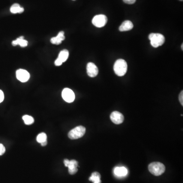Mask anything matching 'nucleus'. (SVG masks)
Returning <instances> with one entry per match:
<instances>
[{
	"label": "nucleus",
	"mask_w": 183,
	"mask_h": 183,
	"mask_svg": "<svg viewBox=\"0 0 183 183\" xmlns=\"http://www.w3.org/2000/svg\"><path fill=\"white\" fill-rule=\"evenodd\" d=\"M69 162V160L67 159L64 160V164H65V166H66V167H67V166H68Z\"/></svg>",
	"instance_id": "nucleus-25"
},
{
	"label": "nucleus",
	"mask_w": 183,
	"mask_h": 183,
	"mask_svg": "<svg viewBox=\"0 0 183 183\" xmlns=\"http://www.w3.org/2000/svg\"><path fill=\"white\" fill-rule=\"evenodd\" d=\"M68 57H69V52L68 50L64 49L60 52L58 58L63 63L64 62L66 61L68 59Z\"/></svg>",
	"instance_id": "nucleus-16"
},
{
	"label": "nucleus",
	"mask_w": 183,
	"mask_h": 183,
	"mask_svg": "<svg viewBox=\"0 0 183 183\" xmlns=\"http://www.w3.org/2000/svg\"><path fill=\"white\" fill-rule=\"evenodd\" d=\"M41 145L42 146V147H44V146H45V145H47V144H48V141H44V142H43L41 143Z\"/></svg>",
	"instance_id": "nucleus-26"
},
{
	"label": "nucleus",
	"mask_w": 183,
	"mask_h": 183,
	"mask_svg": "<svg viewBox=\"0 0 183 183\" xmlns=\"http://www.w3.org/2000/svg\"><path fill=\"white\" fill-rule=\"evenodd\" d=\"M65 39L64 32L63 31H61L59 32V33L58 34L57 36L51 38V42L52 44L58 45L61 44Z\"/></svg>",
	"instance_id": "nucleus-11"
},
{
	"label": "nucleus",
	"mask_w": 183,
	"mask_h": 183,
	"mask_svg": "<svg viewBox=\"0 0 183 183\" xmlns=\"http://www.w3.org/2000/svg\"><path fill=\"white\" fill-rule=\"evenodd\" d=\"M183 44H181V49H182V50H183Z\"/></svg>",
	"instance_id": "nucleus-27"
},
{
	"label": "nucleus",
	"mask_w": 183,
	"mask_h": 183,
	"mask_svg": "<svg viewBox=\"0 0 183 183\" xmlns=\"http://www.w3.org/2000/svg\"><path fill=\"white\" fill-rule=\"evenodd\" d=\"M85 127L78 126L69 131L68 133V137L71 139H78L85 135Z\"/></svg>",
	"instance_id": "nucleus-4"
},
{
	"label": "nucleus",
	"mask_w": 183,
	"mask_h": 183,
	"mask_svg": "<svg viewBox=\"0 0 183 183\" xmlns=\"http://www.w3.org/2000/svg\"><path fill=\"white\" fill-rule=\"evenodd\" d=\"M110 118L111 121L117 125L122 123L124 120V117L123 114L117 111L112 112L111 114Z\"/></svg>",
	"instance_id": "nucleus-9"
},
{
	"label": "nucleus",
	"mask_w": 183,
	"mask_h": 183,
	"mask_svg": "<svg viewBox=\"0 0 183 183\" xmlns=\"http://www.w3.org/2000/svg\"><path fill=\"white\" fill-rule=\"evenodd\" d=\"M125 3L128 4H133L135 3L136 0H123Z\"/></svg>",
	"instance_id": "nucleus-22"
},
{
	"label": "nucleus",
	"mask_w": 183,
	"mask_h": 183,
	"mask_svg": "<svg viewBox=\"0 0 183 183\" xmlns=\"http://www.w3.org/2000/svg\"><path fill=\"white\" fill-rule=\"evenodd\" d=\"M28 41L24 39V37L21 36L19 38H17L15 40L12 42L13 46H16L19 45L22 48H25L28 45Z\"/></svg>",
	"instance_id": "nucleus-14"
},
{
	"label": "nucleus",
	"mask_w": 183,
	"mask_h": 183,
	"mask_svg": "<svg viewBox=\"0 0 183 183\" xmlns=\"http://www.w3.org/2000/svg\"><path fill=\"white\" fill-rule=\"evenodd\" d=\"M114 173L118 177H125L128 174V170L125 167H116L114 169Z\"/></svg>",
	"instance_id": "nucleus-13"
},
{
	"label": "nucleus",
	"mask_w": 183,
	"mask_h": 183,
	"mask_svg": "<svg viewBox=\"0 0 183 183\" xmlns=\"http://www.w3.org/2000/svg\"><path fill=\"white\" fill-rule=\"evenodd\" d=\"M108 22V18L103 14L97 15L94 17L92 20V23L95 27L102 28Z\"/></svg>",
	"instance_id": "nucleus-5"
},
{
	"label": "nucleus",
	"mask_w": 183,
	"mask_h": 183,
	"mask_svg": "<svg viewBox=\"0 0 183 183\" xmlns=\"http://www.w3.org/2000/svg\"><path fill=\"white\" fill-rule=\"evenodd\" d=\"M151 44L154 48H157L162 45L165 42V37L159 33H151L148 36Z\"/></svg>",
	"instance_id": "nucleus-3"
},
{
	"label": "nucleus",
	"mask_w": 183,
	"mask_h": 183,
	"mask_svg": "<svg viewBox=\"0 0 183 183\" xmlns=\"http://www.w3.org/2000/svg\"><path fill=\"white\" fill-rule=\"evenodd\" d=\"M180 1H183V0H180Z\"/></svg>",
	"instance_id": "nucleus-28"
},
{
	"label": "nucleus",
	"mask_w": 183,
	"mask_h": 183,
	"mask_svg": "<svg viewBox=\"0 0 183 183\" xmlns=\"http://www.w3.org/2000/svg\"><path fill=\"white\" fill-rule=\"evenodd\" d=\"M6 148L2 144H0V156H2L5 153Z\"/></svg>",
	"instance_id": "nucleus-20"
},
{
	"label": "nucleus",
	"mask_w": 183,
	"mask_h": 183,
	"mask_svg": "<svg viewBox=\"0 0 183 183\" xmlns=\"http://www.w3.org/2000/svg\"><path fill=\"white\" fill-rule=\"evenodd\" d=\"M4 99V95L2 90H0V103L2 102Z\"/></svg>",
	"instance_id": "nucleus-23"
},
{
	"label": "nucleus",
	"mask_w": 183,
	"mask_h": 183,
	"mask_svg": "<svg viewBox=\"0 0 183 183\" xmlns=\"http://www.w3.org/2000/svg\"><path fill=\"white\" fill-rule=\"evenodd\" d=\"M62 64H63V63H62L60 60H58V58L55 60V66H61V65H62Z\"/></svg>",
	"instance_id": "nucleus-24"
},
{
	"label": "nucleus",
	"mask_w": 183,
	"mask_h": 183,
	"mask_svg": "<svg viewBox=\"0 0 183 183\" xmlns=\"http://www.w3.org/2000/svg\"><path fill=\"white\" fill-rule=\"evenodd\" d=\"M67 167H68L69 173L72 175H74L78 172V162L75 160H69Z\"/></svg>",
	"instance_id": "nucleus-10"
},
{
	"label": "nucleus",
	"mask_w": 183,
	"mask_h": 183,
	"mask_svg": "<svg viewBox=\"0 0 183 183\" xmlns=\"http://www.w3.org/2000/svg\"><path fill=\"white\" fill-rule=\"evenodd\" d=\"M36 140L37 142L41 144L42 142L47 141V135L45 133H41L37 136Z\"/></svg>",
	"instance_id": "nucleus-19"
},
{
	"label": "nucleus",
	"mask_w": 183,
	"mask_h": 183,
	"mask_svg": "<svg viewBox=\"0 0 183 183\" xmlns=\"http://www.w3.org/2000/svg\"><path fill=\"white\" fill-rule=\"evenodd\" d=\"M148 171L155 176H159L163 174L165 171V167L162 163L155 162L149 164Z\"/></svg>",
	"instance_id": "nucleus-2"
},
{
	"label": "nucleus",
	"mask_w": 183,
	"mask_h": 183,
	"mask_svg": "<svg viewBox=\"0 0 183 183\" xmlns=\"http://www.w3.org/2000/svg\"><path fill=\"white\" fill-rule=\"evenodd\" d=\"M87 74L91 78H95L98 75L99 70L98 68L95 64L90 62L87 64Z\"/></svg>",
	"instance_id": "nucleus-8"
},
{
	"label": "nucleus",
	"mask_w": 183,
	"mask_h": 183,
	"mask_svg": "<svg viewBox=\"0 0 183 183\" xmlns=\"http://www.w3.org/2000/svg\"><path fill=\"white\" fill-rule=\"evenodd\" d=\"M183 91H182L180 93V95H179V101H180V102L181 104V105H183Z\"/></svg>",
	"instance_id": "nucleus-21"
},
{
	"label": "nucleus",
	"mask_w": 183,
	"mask_h": 183,
	"mask_svg": "<svg viewBox=\"0 0 183 183\" xmlns=\"http://www.w3.org/2000/svg\"><path fill=\"white\" fill-rule=\"evenodd\" d=\"M22 119L24 120V123L26 125H31L34 123V119L33 117L30 115H25L22 117Z\"/></svg>",
	"instance_id": "nucleus-18"
},
{
	"label": "nucleus",
	"mask_w": 183,
	"mask_h": 183,
	"mask_svg": "<svg viewBox=\"0 0 183 183\" xmlns=\"http://www.w3.org/2000/svg\"><path fill=\"white\" fill-rule=\"evenodd\" d=\"M24 11V8H22L18 4H14L10 8V12L13 14L22 13Z\"/></svg>",
	"instance_id": "nucleus-15"
},
{
	"label": "nucleus",
	"mask_w": 183,
	"mask_h": 183,
	"mask_svg": "<svg viewBox=\"0 0 183 183\" xmlns=\"http://www.w3.org/2000/svg\"><path fill=\"white\" fill-rule=\"evenodd\" d=\"M62 98L68 103L73 102L75 100V94L72 90L69 88H65L62 93Z\"/></svg>",
	"instance_id": "nucleus-6"
},
{
	"label": "nucleus",
	"mask_w": 183,
	"mask_h": 183,
	"mask_svg": "<svg viewBox=\"0 0 183 183\" xmlns=\"http://www.w3.org/2000/svg\"><path fill=\"white\" fill-rule=\"evenodd\" d=\"M16 75L17 79L21 82H27L30 79V73L27 70L22 69H20L16 71Z\"/></svg>",
	"instance_id": "nucleus-7"
},
{
	"label": "nucleus",
	"mask_w": 183,
	"mask_h": 183,
	"mask_svg": "<svg viewBox=\"0 0 183 183\" xmlns=\"http://www.w3.org/2000/svg\"><path fill=\"white\" fill-rule=\"evenodd\" d=\"M114 70L115 74L118 76H123L127 71V64L123 59H118L115 63Z\"/></svg>",
	"instance_id": "nucleus-1"
},
{
	"label": "nucleus",
	"mask_w": 183,
	"mask_h": 183,
	"mask_svg": "<svg viewBox=\"0 0 183 183\" xmlns=\"http://www.w3.org/2000/svg\"><path fill=\"white\" fill-rule=\"evenodd\" d=\"M133 28V24L131 21H125L119 27V30L121 32H125L128 31L132 30Z\"/></svg>",
	"instance_id": "nucleus-12"
},
{
	"label": "nucleus",
	"mask_w": 183,
	"mask_h": 183,
	"mask_svg": "<svg viewBox=\"0 0 183 183\" xmlns=\"http://www.w3.org/2000/svg\"><path fill=\"white\" fill-rule=\"evenodd\" d=\"M101 175L98 172H94L92 173L91 176L89 178V181H93L94 183H101Z\"/></svg>",
	"instance_id": "nucleus-17"
}]
</instances>
